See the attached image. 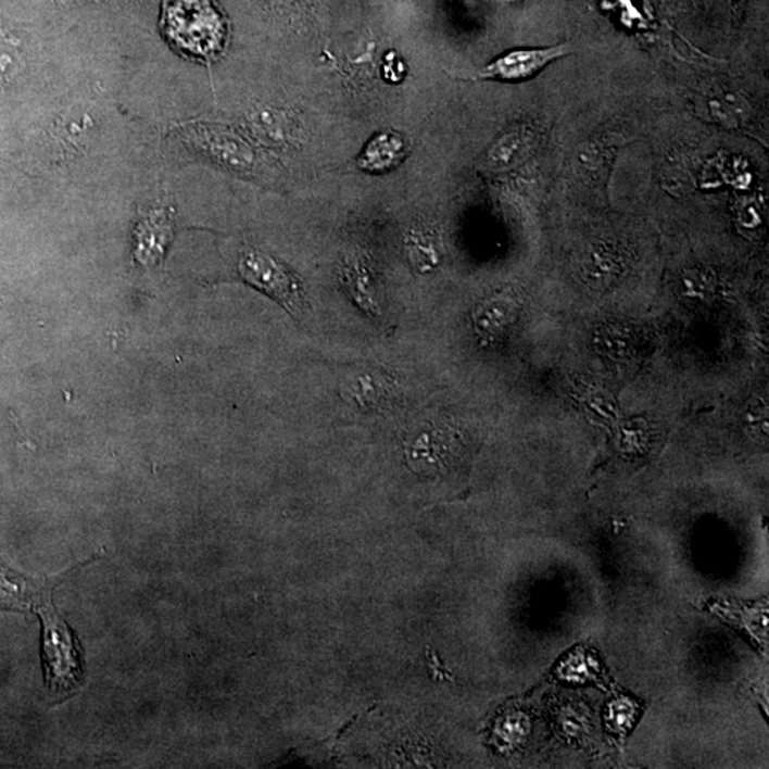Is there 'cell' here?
I'll return each mask as SVG.
<instances>
[{
  "label": "cell",
  "mask_w": 769,
  "mask_h": 769,
  "mask_svg": "<svg viewBox=\"0 0 769 769\" xmlns=\"http://www.w3.org/2000/svg\"><path fill=\"white\" fill-rule=\"evenodd\" d=\"M238 269L247 282L273 297L292 317H304L308 308L304 288L299 279L272 256L259 251H250L241 256Z\"/></svg>",
  "instance_id": "obj_1"
},
{
  "label": "cell",
  "mask_w": 769,
  "mask_h": 769,
  "mask_svg": "<svg viewBox=\"0 0 769 769\" xmlns=\"http://www.w3.org/2000/svg\"><path fill=\"white\" fill-rule=\"evenodd\" d=\"M489 2L499 3V4H516V3L530 2V0H489Z\"/></svg>",
  "instance_id": "obj_9"
},
{
  "label": "cell",
  "mask_w": 769,
  "mask_h": 769,
  "mask_svg": "<svg viewBox=\"0 0 769 769\" xmlns=\"http://www.w3.org/2000/svg\"><path fill=\"white\" fill-rule=\"evenodd\" d=\"M172 235V222L166 213H151L140 223L137 232L136 259L141 264L151 265L162 259L168 237Z\"/></svg>",
  "instance_id": "obj_3"
},
{
  "label": "cell",
  "mask_w": 769,
  "mask_h": 769,
  "mask_svg": "<svg viewBox=\"0 0 769 769\" xmlns=\"http://www.w3.org/2000/svg\"><path fill=\"white\" fill-rule=\"evenodd\" d=\"M210 149L224 162L235 167H249L251 163V150L242 144L237 137L228 135H215L212 137Z\"/></svg>",
  "instance_id": "obj_6"
},
{
  "label": "cell",
  "mask_w": 769,
  "mask_h": 769,
  "mask_svg": "<svg viewBox=\"0 0 769 769\" xmlns=\"http://www.w3.org/2000/svg\"><path fill=\"white\" fill-rule=\"evenodd\" d=\"M405 155V143L396 133H381L366 146L360 159V167L366 172L391 171Z\"/></svg>",
  "instance_id": "obj_4"
},
{
  "label": "cell",
  "mask_w": 769,
  "mask_h": 769,
  "mask_svg": "<svg viewBox=\"0 0 769 769\" xmlns=\"http://www.w3.org/2000/svg\"><path fill=\"white\" fill-rule=\"evenodd\" d=\"M732 4H734L735 15H743L745 0H732Z\"/></svg>",
  "instance_id": "obj_8"
},
{
  "label": "cell",
  "mask_w": 769,
  "mask_h": 769,
  "mask_svg": "<svg viewBox=\"0 0 769 769\" xmlns=\"http://www.w3.org/2000/svg\"><path fill=\"white\" fill-rule=\"evenodd\" d=\"M432 249V242H429L423 232H416L411 237V259L419 269L429 268L432 265L434 256Z\"/></svg>",
  "instance_id": "obj_7"
},
{
  "label": "cell",
  "mask_w": 769,
  "mask_h": 769,
  "mask_svg": "<svg viewBox=\"0 0 769 769\" xmlns=\"http://www.w3.org/2000/svg\"><path fill=\"white\" fill-rule=\"evenodd\" d=\"M348 286L356 304L365 311L366 314L379 317L381 308H379L377 290H375L373 276L366 272L364 265H352L348 269Z\"/></svg>",
  "instance_id": "obj_5"
},
{
  "label": "cell",
  "mask_w": 769,
  "mask_h": 769,
  "mask_svg": "<svg viewBox=\"0 0 769 769\" xmlns=\"http://www.w3.org/2000/svg\"><path fill=\"white\" fill-rule=\"evenodd\" d=\"M571 43L546 46V48L515 49L501 54L476 75L479 80H496L503 84H519L533 79L553 62L571 53Z\"/></svg>",
  "instance_id": "obj_2"
}]
</instances>
